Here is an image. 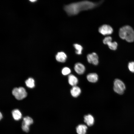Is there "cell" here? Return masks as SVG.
I'll return each instance as SVG.
<instances>
[{
	"label": "cell",
	"mask_w": 134,
	"mask_h": 134,
	"mask_svg": "<svg viewBox=\"0 0 134 134\" xmlns=\"http://www.w3.org/2000/svg\"><path fill=\"white\" fill-rule=\"evenodd\" d=\"M68 81L69 84L73 86H75L78 82L77 78L74 75L72 74L68 76Z\"/></svg>",
	"instance_id": "4fadbf2b"
},
{
	"label": "cell",
	"mask_w": 134,
	"mask_h": 134,
	"mask_svg": "<svg viewBox=\"0 0 134 134\" xmlns=\"http://www.w3.org/2000/svg\"><path fill=\"white\" fill-rule=\"evenodd\" d=\"M12 113L13 119L16 121H18L22 118V113L18 109H15L13 110L12 111Z\"/></svg>",
	"instance_id": "7c38bea8"
},
{
	"label": "cell",
	"mask_w": 134,
	"mask_h": 134,
	"mask_svg": "<svg viewBox=\"0 0 134 134\" xmlns=\"http://www.w3.org/2000/svg\"><path fill=\"white\" fill-rule=\"evenodd\" d=\"M73 46L76 50V53L79 55L81 54L83 49L82 47L80 44L77 43L74 44Z\"/></svg>",
	"instance_id": "e0dca14e"
},
{
	"label": "cell",
	"mask_w": 134,
	"mask_h": 134,
	"mask_svg": "<svg viewBox=\"0 0 134 134\" xmlns=\"http://www.w3.org/2000/svg\"><path fill=\"white\" fill-rule=\"evenodd\" d=\"M75 71L79 74H82L84 72L85 67L82 63H76L74 67Z\"/></svg>",
	"instance_id": "ba28073f"
},
{
	"label": "cell",
	"mask_w": 134,
	"mask_h": 134,
	"mask_svg": "<svg viewBox=\"0 0 134 134\" xmlns=\"http://www.w3.org/2000/svg\"><path fill=\"white\" fill-rule=\"evenodd\" d=\"M84 122L89 126L93 125L94 123V119L91 115L89 114L85 115L84 117Z\"/></svg>",
	"instance_id": "30bf717a"
},
{
	"label": "cell",
	"mask_w": 134,
	"mask_h": 134,
	"mask_svg": "<svg viewBox=\"0 0 134 134\" xmlns=\"http://www.w3.org/2000/svg\"><path fill=\"white\" fill-rule=\"evenodd\" d=\"M88 61L94 65H97L99 63L98 57L97 54L93 52L88 54L87 56Z\"/></svg>",
	"instance_id": "52a82bcc"
},
{
	"label": "cell",
	"mask_w": 134,
	"mask_h": 134,
	"mask_svg": "<svg viewBox=\"0 0 134 134\" xmlns=\"http://www.w3.org/2000/svg\"><path fill=\"white\" fill-rule=\"evenodd\" d=\"M81 90L80 88L77 86H73L70 90V93L73 97H77L80 94Z\"/></svg>",
	"instance_id": "8fae6325"
},
{
	"label": "cell",
	"mask_w": 134,
	"mask_h": 134,
	"mask_svg": "<svg viewBox=\"0 0 134 134\" xmlns=\"http://www.w3.org/2000/svg\"><path fill=\"white\" fill-rule=\"evenodd\" d=\"M128 67L129 70L132 73H134V62L132 61L129 63Z\"/></svg>",
	"instance_id": "ffe728a7"
},
{
	"label": "cell",
	"mask_w": 134,
	"mask_h": 134,
	"mask_svg": "<svg viewBox=\"0 0 134 134\" xmlns=\"http://www.w3.org/2000/svg\"><path fill=\"white\" fill-rule=\"evenodd\" d=\"M87 128L84 125L80 124L76 128V131L78 134H86Z\"/></svg>",
	"instance_id": "9a60e30c"
},
{
	"label": "cell",
	"mask_w": 134,
	"mask_h": 134,
	"mask_svg": "<svg viewBox=\"0 0 134 134\" xmlns=\"http://www.w3.org/2000/svg\"><path fill=\"white\" fill-rule=\"evenodd\" d=\"M98 31L102 34L106 35L112 34L113 32V30L112 28L110 25L104 24L99 28Z\"/></svg>",
	"instance_id": "8992f818"
},
{
	"label": "cell",
	"mask_w": 134,
	"mask_h": 134,
	"mask_svg": "<svg viewBox=\"0 0 134 134\" xmlns=\"http://www.w3.org/2000/svg\"><path fill=\"white\" fill-rule=\"evenodd\" d=\"M119 35L122 39L125 40L128 42L134 41V31L129 26H125L121 28L119 30Z\"/></svg>",
	"instance_id": "7a4b0ae2"
},
{
	"label": "cell",
	"mask_w": 134,
	"mask_h": 134,
	"mask_svg": "<svg viewBox=\"0 0 134 134\" xmlns=\"http://www.w3.org/2000/svg\"><path fill=\"white\" fill-rule=\"evenodd\" d=\"M22 128L23 130L26 132H28L29 131V126L22 124Z\"/></svg>",
	"instance_id": "44dd1931"
},
{
	"label": "cell",
	"mask_w": 134,
	"mask_h": 134,
	"mask_svg": "<svg viewBox=\"0 0 134 134\" xmlns=\"http://www.w3.org/2000/svg\"><path fill=\"white\" fill-rule=\"evenodd\" d=\"M87 78L89 82L92 83H95L97 81L98 77L96 73H92L88 74L87 76Z\"/></svg>",
	"instance_id": "5bb4252c"
},
{
	"label": "cell",
	"mask_w": 134,
	"mask_h": 134,
	"mask_svg": "<svg viewBox=\"0 0 134 134\" xmlns=\"http://www.w3.org/2000/svg\"><path fill=\"white\" fill-rule=\"evenodd\" d=\"M112 38L110 36H108L105 37L103 40V43L107 45L109 48L111 50H115L117 48L118 44L117 43L114 41L112 42Z\"/></svg>",
	"instance_id": "5b68a950"
},
{
	"label": "cell",
	"mask_w": 134,
	"mask_h": 134,
	"mask_svg": "<svg viewBox=\"0 0 134 134\" xmlns=\"http://www.w3.org/2000/svg\"><path fill=\"white\" fill-rule=\"evenodd\" d=\"M113 90L116 93L123 94L126 89L125 85L123 82L120 79H115L114 82Z\"/></svg>",
	"instance_id": "3957f363"
},
{
	"label": "cell",
	"mask_w": 134,
	"mask_h": 134,
	"mask_svg": "<svg viewBox=\"0 0 134 134\" xmlns=\"http://www.w3.org/2000/svg\"><path fill=\"white\" fill-rule=\"evenodd\" d=\"M99 4L89 1H83L66 5L64 6V9L68 15L73 16L81 11L93 9Z\"/></svg>",
	"instance_id": "6da1fadb"
},
{
	"label": "cell",
	"mask_w": 134,
	"mask_h": 134,
	"mask_svg": "<svg viewBox=\"0 0 134 134\" xmlns=\"http://www.w3.org/2000/svg\"><path fill=\"white\" fill-rule=\"evenodd\" d=\"M62 72L63 75H66L70 73L71 70L69 68L67 67H65L63 68L62 69Z\"/></svg>",
	"instance_id": "d6986e66"
},
{
	"label": "cell",
	"mask_w": 134,
	"mask_h": 134,
	"mask_svg": "<svg viewBox=\"0 0 134 134\" xmlns=\"http://www.w3.org/2000/svg\"><path fill=\"white\" fill-rule=\"evenodd\" d=\"M12 94L17 99L19 100L24 99L27 95L25 89L22 87L14 88L12 91Z\"/></svg>",
	"instance_id": "277c9868"
},
{
	"label": "cell",
	"mask_w": 134,
	"mask_h": 134,
	"mask_svg": "<svg viewBox=\"0 0 134 134\" xmlns=\"http://www.w3.org/2000/svg\"><path fill=\"white\" fill-rule=\"evenodd\" d=\"M67 58L66 54L63 52H58L56 56V60L59 62L64 63L65 62Z\"/></svg>",
	"instance_id": "9c48e42d"
},
{
	"label": "cell",
	"mask_w": 134,
	"mask_h": 134,
	"mask_svg": "<svg viewBox=\"0 0 134 134\" xmlns=\"http://www.w3.org/2000/svg\"><path fill=\"white\" fill-rule=\"evenodd\" d=\"M25 83L26 86L28 87L32 88L34 86V81L32 78H29L26 80Z\"/></svg>",
	"instance_id": "ac0fdd59"
},
{
	"label": "cell",
	"mask_w": 134,
	"mask_h": 134,
	"mask_svg": "<svg viewBox=\"0 0 134 134\" xmlns=\"http://www.w3.org/2000/svg\"><path fill=\"white\" fill-rule=\"evenodd\" d=\"M3 116L2 115L1 113L0 112V120L2 118Z\"/></svg>",
	"instance_id": "7402d4cb"
},
{
	"label": "cell",
	"mask_w": 134,
	"mask_h": 134,
	"mask_svg": "<svg viewBox=\"0 0 134 134\" xmlns=\"http://www.w3.org/2000/svg\"><path fill=\"white\" fill-rule=\"evenodd\" d=\"M33 123V120L30 117L27 116L24 118L22 124L29 127Z\"/></svg>",
	"instance_id": "2e32d148"
},
{
	"label": "cell",
	"mask_w": 134,
	"mask_h": 134,
	"mask_svg": "<svg viewBox=\"0 0 134 134\" xmlns=\"http://www.w3.org/2000/svg\"><path fill=\"white\" fill-rule=\"evenodd\" d=\"M30 1L32 2H33V1H35L36 0H30Z\"/></svg>",
	"instance_id": "603a6c76"
}]
</instances>
